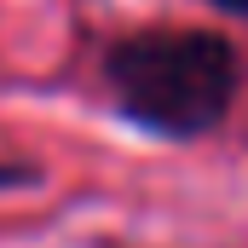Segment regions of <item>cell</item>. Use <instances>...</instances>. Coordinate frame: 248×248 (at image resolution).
Wrapping results in <instances>:
<instances>
[{"instance_id":"obj_3","label":"cell","mask_w":248,"mask_h":248,"mask_svg":"<svg viewBox=\"0 0 248 248\" xmlns=\"http://www.w3.org/2000/svg\"><path fill=\"white\" fill-rule=\"evenodd\" d=\"M219 12H237V17H248V0H214Z\"/></svg>"},{"instance_id":"obj_1","label":"cell","mask_w":248,"mask_h":248,"mask_svg":"<svg viewBox=\"0 0 248 248\" xmlns=\"http://www.w3.org/2000/svg\"><path fill=\"white\" fill-rule=\"evenodd\" d=\"M104 87L150 139L196 144L225 127L243 58L219 29H133L104 52Z\"/></svg>"},{"instance_id":"obj_2","label":"cell","mask_w":248,"mask_h":248,"mask_svg":"<svg viewBox=\"0 0 248 248\" xmlns=\"http://www.w3.org/2000/svg\"><path fill=\"white\" fill-rule=\"evenodd\" d=\"M29 179H35L29 168H6V162H0V190H6V185H29Z\"/></svg>"}]
</instances>
